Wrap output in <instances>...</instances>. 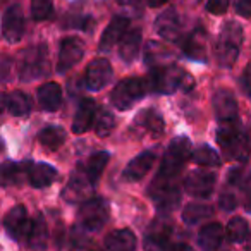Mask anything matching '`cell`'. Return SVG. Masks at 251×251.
Instances as JSON below:
<instances>
[{
  "label": "cell",
  "instance_id": "obj_7",
  "mask_svg": "<svg viewBox=\"0 0 251 251\" xmlns=\"http://www.w3.org/2000/svg\"><path fill=\"white\" fill-rule=\"evenodd\" d=\"M148 193H150L151 201L160 212H172L181 203V189L176 186L172 177L157 176L155 181L151 182Z\"/></svg>",
  "mask_w": 251,
  "mask_h": 251
},
{
  "label": "cell",
  "instance_id": "obj_50",
  "mask_svg": "<svg viewBox=\"0 0 251 251\" xmlns=\"http://www.w3.org/2000/svg\"><path fill=\"white\" fill-rule=\"evenodd\" d=\"M248 251H251V243H250V248H248Z\"/></svg>",
  "mask_w": 251,
  "mask_h": 251
},
{
  "label": "cell",
  "instance_id": "obj_41",
  "mask_svg": "<svg viewBox=\"0 0 251 251\" xmlns=\"http://www.w3.org/2000/svg\"><path fill=\"white\" fill-rule=\"evenodd\" d=\"M219 205L222 210L230 212V210H234L237 206V200H236V196L230 195V193H224V195H220V198H219Z\"/></svg>",
  "mask_w": 251,
  "mask_h": 251
},
{
  "label": "cell",
  "instance_id": "obj_8",
  "mask_svg": "<svg viewBox=\"0 0 251 251\" xmlns=\"http://www.w3.org/2000/svg\"><path fill=\"white\" fill-rule=\"evenodd\" d=\"M77 220L86 230H100L108 220V205L101 198H90L81 205Z\"/></svg>",
  "mask_w": 251,
  "mask_h": 251
},
{
  "label": "cell",
  "instance_id": "obj_14",
  "mask_svg": "<svg viewBox=\"0 0 251 251\" xmlns=\"http://www.w3.org/2000/svg\"><path fill=\"white\" fill-rule=\"evenodd\" d=\"M112 66L107 59H95L84 74V84L90 91H100L110 83Z\"/></svg>",
  "mask_w": 251,
  "mask_h": 251
},
{
  "label": "cell",
  "instance_id": "obj_24",
  "mask_svg": "<svg viewBox=\"0 0 251 251\" xmlns=\"http://www.w3.org/2000/svg\"><path fill=\"white\" fill-rule=\"evenodd\" d=\"M105 246L108 251H134L136 248V236L129 229L112 230L105 237Z\"/></svg>",
  "mask_w": 251,
  "mask_h": 251
},
{
  "label": "cell",
  "instance_id": "obj_49",
  "mask_svg": "<svg viewBox=\"0 0 251 251\" xmlns=\"http://www.w3.org/2000/svg\"><path fill=\"white\" fill-rule=\"evenodd\" d=\"M90 251H101V250H98V248H97V250H90Z\"/></svg>",
  "mask_w": 251,
  "mask_h": 251
},
{
  "label": "cell",
  "instance_id": "obj_33",
  "mask_svg": "<svg viewBox=\"0 0 251 251\" xmlns=\"http://www.w3.org/2000/svg\"><path fill=\"white\" fill-rule=\"evenodd\" d=\"M25 174H29V167L26 169V164L4 162V165H2V181H4V184H18V182L23 181Z\"/></svg>",
  "mask_w": 251,
  "mask_h": 251
},
{
  "label": "cell",
  "instance_id": "obj_39",
  "mask_svg": "<svg viewBox=\"0 0 251 251\" xmlns=\"http://www.w3.org/2000/svg\"><path fill=\"white\" fill-rule=\"evenodd\" d=\"M52 0H31V16L35 21H43L52 16Z\"/></svg>",
  "mask_w": 251,
  "mask_h": 251
},
{
  "label": "cell",
  "instance_id": "obj_21",
  "mask_svg": "<svg viewBox=\"0 0 251 251\" xmlns=\"http://www.w3.org/2000/svg\"><path fill=\"white\" fill-rule=\"evenodd\" d=\"M95 112H97V105H95L93 100L83 98V100L79 101V107H77L76 114H74V119H73L74 134H83L90 129L91 124H93Z\"/></svg>",
  "mask_w": 251,
  "mask_h": 251
},
{
  "label": "cell",
  "instance_id": "obj_43",
  "mask_svg": "<svg viewBox=\"0 0 251 251\" xmlns=\"http://www.w3.org/2000/svg\"><path fill=\"white\" fill-rule=\"evenodd\" d=\"M241 83H243L244 91L251 97V66H248L246 69H244V74H243V77H241Z\"/></svg>",
  "mask_w": 251,
  "mask_h": 251
},
{
  "label": "cell",
  "instance_id": "obj_34",
  "mask_svg": "<svg viewBox=\"0 0 251 251\" xmlns=\"http://www.w3.org/2000/svg\"><path fill=\"white\" fill-rule=\"evenodd\" d=\"M226 234L230 243H243V241L248 239L250 226H248V222L243 217H234V219H230L229 224H227Z\"/></svg>",
  "mask_w": 251,
  "mask_h": 251
},
{
  "label": "cell",
  "instance_id": "obj_3",
  "mask_svg": "<svg viewBox=\"0 0 251 251\" xmlns=\"http://www.w3.org/2000/svg\"><path fill=\"white\" fill-rule=\"evenodd\" d=\"M217 141L220 148L229 158L239 162L248 160V133H244L239 127V121L230 122V124H220L217 131Z\"/></svg>",
  "mask_w": 251,
  "mask_h": 251
},
{
  "label": "cell",
  "instance_id": "obj_9",
  "mask_svg": "<svg viewBox=\"0 0 251 251\" xmlns=\"http://www.w3.org/2000/svg\"><path fill=\"white\" fill-rule=\"evenodd\" d=\"M95 182L90 179L86 171L83 169H76L71 176L69 182L64 186L62 189V198L67 203H84L90 200L91 193H93Z\"/></svg>",
  "mask_w": 251,
  "mask_h": 251
},
{
  "label": "cell",
  "instance_id": "obj_11",
  "mask_svg": "<svg viewBox=\"0 0 251 251\" xmlns=\"http://www.w3.org/2000/svg\"><path fill=\"white\" fill-rule=\"evenodd\" d=\"M84 55V43L77 36H69L60 42L59 49V60H57V71L59 73H66V71L73 69L76 64Z\"/></svg>",
  "mask_w": 251,
  "mask_h": 251
},
{
  "label": "cell",
  "instance_id": "obj_2",
  "mask_svg": "<svg viewBox=\"0 0 251 251\" xmlns=\"http://www.w3.org/2000/svg\"><path fill=\"white\" fill-rule=\"evenodd\" d=\"M243 45V26L234 21H229L220 29L219 40H217L215 53L217 60L222 67H232Z\"/></svg>",
  "mask_w": 251,
  "mask_h": 251
},
{
  "label": "cell",
  "instance_id": "obj_12",
  "mask_svg": "<svg viewBox=\"0 0 251 251\" xmlns=\"http://www.w3.org/2000/svg\"><path fill=\"white\" fill-rule=\"evenodd\" d=\"M217 176L208 171H195L186 177L184 189L195 198H208L215 189Z\"/></svg>",
  "mask_w": 251,
  "mask_h": 251
},
{
  "label": "cell",
  "instance_id": "obj_26",
  "mask_svg": "<svg viewBox=\"0 0 251 251\" xmlns=\"http://www.w3.org/2000/svg\"><path fill=\"white\" fill-rule=\"evenodd\" d=\"M59 176L55 167H52L50 164H45V162H40V164H33L29 167V182H31L33 188H47L50 186L55 177Z\"/></svg>",
  "mask_w": 251,
  "mask_h": 251
},
{
  "label": "cell",
  "instance_id": "obj_36",
  "mask_svg": "<svg viewBox=\"0 0 251 251\" xmlns=\"http://www.w3.org/2000/svg\"><path fill=\"white\" fill-rule=\"evenodd\" d=\"M191 158L196 165H203V167H217V165H220V155L208 145H201V147L196 148L193 151Z\"/></svg>",
  "mask_w": 251,
  "mask_h": 251
},
{
  "label": "cell",
  "instance_id": "obj_42",
  "mask_svg": "<svg viewBox=\"0 0 251 251\" xmlns=\"http://www.w3.org/2000/svg\"><path fill=\"white\" fill-rule=\"evenodd\" d=\"M236 12L241 18H251V0H236Z\"/></svg>",
  "mask_w": 251,
  "mask_h": 251
},
{
  "label": "cell",
  "instance_id": "obj_46",
  "mask_svg": "<svg viewBox=\"0 0 251 251\" xmlns=\"http://www.w3.org/2000/svg\"><path fill=\"white\" fill-rule=\"evenodd\" d=\"M246 210H248V212L251 213V195L248 196V200H246Z\"/></svg>",
  "mask_w": 251,
  "mask_h": 251
},
{
  "label": "cell",
  "instance_id": "obj_17",
  "mask_svg": "<svg viewBox=\"0 0 251 251\" xmlns=\"http://www.w3.org/2000/svg\"><path fill=\"white\" fill-rule=\"evenodd\" d=\"M129 19L126 18V16H115L108 26L105 28L103 35L100 38V52H108L115 43H121V40L124 38V35L129 31Z\"/></svg>",
  "mask_w": 251,
  "mask_h": 251
},
{
  "label": "cell",
  "instance_id": "obj_5",
  "mask_svg": "<svg viewBox=\"0 0 251 251\" xmlns=\"http://www.w3.org/2000/svg\"><path fill=\"white\" fill-rule=\"evenodd\" d=\"M193 151H191V143L186 136L181 138H174L171 141V145L165 150V155L162 158L160 164V171L158 176L162 177H172L181 172V169L184 167V164L188 162V158H191Z\"/></svg>",
  "mask_w": 251,
  "mask_h": 251
},
{
  "label": "cell",
  "instance_id": "obj_19",
  "mask_svg": "<svg viewBox=\"0 0 251 251\" xmlns=\"http://www.w3.org/2000/svg\"><path fill=\"white\" fill-rule=\"evenodd\" d=\"M171 224L155 222L145 236V251H167L171 243Z\"/></svg>",
  "mask_w": 251,
  "mask_h": 251
},
{
  "label": "cell",
  "instance_id": "obj_45",
  "mask_svg": "<svg viewBox=\"0 0 251 251\" xmlns=\"http://www.w3.org/2000/svg\"><path fill=\"white\" fill-rule=\"evenodd\" d=\"M171 251H191V250H189V248L186 246V244H176V246L172 248Z\"/></svg>",
  "mask_w": 251,
  "mask_h": 251
},
{
  "label": "cell",
  "instance_id": "obj_20",
  "mask_svg": "<svg viewBox=\"0 0 251 251\" xmlns=\"http://www.w3.org/2000/svg\"><path fill=\"white\" fill-rule=\"evenodd\" d=\"M206 36L205 29L196 28L191 35L186 38L184 45H182V52L188 59L196 60V62H205L206 60Z\"/></svg>",
  "mask_w": 251,
  "mask_h": 251
},
{
  "label": "cell",
  "instance_id": "obj_16",
  "mask_svg": "<svg viewBox=\"0 0 251 251\" xmlns=\"http://www.w3.org/2000/svg\"><path fill=\"white\" fill-rule=\"evenodd\" d=\"M155 160H157V153L153 150H147L143 151L141 155H138L136 158L127 164V167L124 169L122 172V179L127 182H134V181H140L143 179L145 176L150 172V169L153 167Z\"/></svg>",
  "mask_w": 251,
  "mask_h": 251
},
{
  "label": "cell",
  "instance_id": "obj_47",
  "mask_svg": "<svg viewBox=\"0 0 251 251\" xmlns=\"http://www.w3.org/2000/svg\"><path fill=\"white\" fill-rule=\"evenodd\" d=\"M122 2H124V4H138L140 0H122Z\"/></svg>",
  "mask_w": 251,
  "mask_h": 251
},
{
  "label": "cell",
  "instance_id": "obj_15",
  "mask_svg": "<svg viewBox=\"0 0 251 251\" xmlns=\"http://www.w3.org/2000/svg\"><path fill=\"white\" fill-rule=\"evenodd\" d=\"M4 227L7 234L12 239L19 241L23 236H28L29 229H31V222H29L28 212L23 205H16L5 213L4 217Z\"/></svg>",
  "mask_w": 251,
  "mask_h": 251
},
{
  "label": "cell",
  "instance_id": "obj_40",
  "mask_svg": "<svg viewBox=\"0 0 251 251\" xmlns=\"http://www.w3.org/2000/svg\"><path fill=\"white\" fill-rule=\"evenodd\" d=\"M229 5H230V0H208L206 2V11L210 14L220 16V14H226Z\"/></svg>",
  "mask_w": 251,
  "mask_h": 251
},
{
  "label": "cell",
  "instance_id": "obj_6",
  "mask_svg": "<svg viewBox=\"0 0 251 251\" xmlns=\"http://www.w3.org/2000/svg\"><path fill=\"white\" fill-rule=\"evenodd\" d=\"M147 91L148 86L145 79L127 77V79H122L121 83L115 84V88L112 90L110 100L119 110H129L147 95Z\"/></svg>",
  "mask_w": 251,
  "mask_h": 251
},
{
  "label": "cell",
  "instance_id": "obj_44",
  "mask_svg": "<svg viewBox=\"0 0 251 251\" xmlns=\"http://www.w3.org/2000/svg\"><path fill=\"white\" fill-rule=\"evenodd\" d=\"M167 2H171V0H147V4L150 7H160V5L167 4Z\"/></svg>",
  "mask_w": 251,
  "mask_h": 251
},
{
  "label": "cell",
  "instance_id": "obj_30",
  "mask_svg": "<svg viewBox=\"0 0 251 251\" xmlns=\"http://www.w3.org/2000/svg\"><path fill=\"white\" fill-rule=\"evenodd\" d=\"M66 138H67L66 129L60 127V126H47L38 134V141L42 143V147H45L47 150H52V151L59 150L66 143Z\"/></svg>",
  "mask_w": 251,
  "mask_h": 251
},
{
  "label": "cell",
  "instance_id": "obj_27",
  "mask_svg": "<svg viewBox=\"0 0 251 251\" xmlns=\"http://www.w3.org/2000/svg\"><path fill=\"white\" fill-rule=\"evenodd\" d=\"M224 241V229L220 224L212 222L205 226L198 234V244L203 251H217Z\"/></svg>",
  "mask_w": 251,
  "mask_h": 251
},
{
  "label": "cell",
  "instance_id": "obj_23",
  "mask_svg": "<svg viewBox=\"0 0 251 251\" xmlns=\"http://www.w3.org/2000/svg\"><path fill=\"white\" fill-rule=\"evenodd\" d=\"M38 103L45 112H55L62 105V90L57 83H45L38 88Z\"/></svg>",
  "mask_w": 251,
  "mask_h": 251
},
{
  "label": "cell",
  "instance_id": "obj_35",
  "mask_svg": "<svg viewBox=\"0 0 251 251\" xmlns=\"http://www.w3.org/2000/svg\"><path fill=\"white\" fill-rule=\"evenodd\" d=\"M108 158H110V155L107 151H97V153H93L88 158L86 165H84V171H86V174L90 176V179L93 182H97L100 179L105 165L108 164Z\"/></svg>",
  "mask_w": 251,
  "mask_h": 251
},
{
  "label": "cell",
  "instance_id": "obj_18",
  "mask_svg": "<svg viewBox=\"0 0 251 251\" xmlns=\"http://www.w3.org/2000/svg\"><path fill=\"white\" fill-rule=\"evenodd\" d=\"M155 29L165 42H177L181 35V18L176 9H167L155 21Z\"/></svg>",
  "mask_w": 251,
  "mask_h": 251
},
{
  "label": "cell",
  "instance_id": "obj_1",
  "mask_svg": "<svg viewBox=\"0 0 251 251\" xmlns=\"http://www.w3.org/2000/svg\"><path fill=\"white\" fill-rule=\"evenodd\" d=\"M147 86L153 93L171 95L179 88L189 91L195 86V77L176 66H158L150 71L147 77Z\"/></svg>",
  "mask_w": 251,
  "mask_h": 251
},
{
  "label": "cell",
  "instance_id": "obj_38",
  "mask_svg": "<svg viewBox=\"0 0 251 251\" xmlns=\"http://www.w3.org/2000/svg\"><path fill=\"white\" fill-rule=\"evenodd\" d=\"M115 127V117L110 110L103 108V110L98 114L97 117V126H95V131L100 138H105L112 133V129Z\"/></svg>",
  "mask_w": 251,
  "mask_h": 251
},
{
  "label": "cell",
  "instance_id": "obj_13",
  "mask_svg": "<svg viewBox=\"0 0 251 251\" xmlns=\"http://www.w3.org/2000/svg\"><path fill=\"white\" fill-rule=\"evenodd\" d=\"M213 110H215V117L219 124H230V122H237V101L234 98V93L230 90L215 91L213 95Z\"/></svg>",
  "mask_w": 251,
  "mask_h": 251
},
{
  "label": "cell",
  "instance_id": "obj_10",
  "mask_svg": "<svg viewBox=\"0 0 251 251\" xmlns=\"http://www.w3.org/2000/svg\"><path fill=\"white\" fill-rule=\"evenodd\" d=\"M2 35L9 43L21 42L23 35H25V12H23L21 5L12 4L5 9L4 16H2Z\"/></svg>",
  "mask_w": 251,
  "mask_h": 251
},
{
  "label": "cell",
  "instance_id": "obj_32",
  "mask_svg": "<svg viewBox=\"0 0 251 251\" xmlns=\"http://www.w3.org/2000/svg\"><path fill=\"white\" fill-rule=\"evenodd\" d=\"M171 57H172L171 50L158 42H150L147 45V49H145V62H147V66L158 67L167 59H171Z\"/></svg>",
  "mask_w": 251,
  "mask_h": 251
},
{
  "label": "cell",
  "instance_id": "obj_48",
  "mask_svg": "<svg viewBox=\"0 0 251 251\" xmlns=\"http://www.w3.org/2000/svg\"><path fill=\"white\" fill-rule=\"evenodd\" d=\"M248 141H250V145H251V127H250V131H248Z\"/></svg>",
  "mask_w": 251,
  "mask_h": 251
},
{
  "label": "cell",
  "instance_id": "obj_25",
  "mask_svg": "<svg viewBox=\"0 0 251 251\" xmlns=\"http://www.w3.org/2000/svg\"><path fill=\"white\" fill-rule=\"evenodd\" d=\"M134 124L141 129H145L148 134L151 136H160L165 129V124H164V119L162 115L158 114L157 110L153 108H147V110H141L140 114L136 115L134 119Z\"/></svg>",
  "mask_w": 251,
  "mask_h": 251
},
{
  "label": "cell",
  "instance_id": "obj_22",
  "mask_svg": "<svg viewBox=\"0 0 251 251\" xmlns=\"http://www.w3.org/2000/svg\"><path fill=\"white\" fill-rule=\"evenodd\" d=\"M141 38H143V33H141L140 28H133L126 33L124 38L119 43V57H121V60L129 64L136 59L141 47Z\"/></svg>",
  "mask_w": 251,
  "mask_h": 251
},
{
  "label": "cell",
  "instance_id": "obj_31",
  "mask_svg": "<svg viewBox=\"0 0 251 251\" xmlns=\"http://www.w3.org/2000/svg\"><path fill=\"white\" fill-rule=\"evenodd\" d=\"M212 215H213L212 206L203 205V203H189V205H186V208L182 210V220H184L188 226H196V224L210 219Z\"/></svg>",
  "mask_w": 251,
  "mask_h": 251
},
{
  "label": "cell",
  "instance_id": "obj_28",
  "mask_svg": "<svg viewBox=\"0 0 251 251\" xmlns=\"http://www.w3.org/2000/svg\"><path fill=\"white\" fill-rule=\"evenodd\" d=\"M4 105H5V108H7L9 114H12L14 117L28 115L33 108L31 97L26 95L25 91H12V93L5 95Z\"/></svg>",
  "mask_w": 251,
  "mask_h": 251
},
{
  "label": "cell",
  "instance_id": "obj_29",
  "mask_svg": "<svg viewBox=\"0 0 251 251\" xmlns=\"http://www.w3.org/2000/svg\"><path fill=\"white\" fill-rule=\"evenodd\" d=\"M47 241H49V229H47V222L43 219L42 213H36L35 219L31 222V229L28 234V244L31 250L42 251L47 248Z\"/></svg>",
  "mask_w": 251,
  "mask_h": 251
},
{
  "label": "cell",
  "instance_id": "obj_4",
  "mask_svg": "<svg viewBox=\"0 0 251 251\" xmlns=\"http://www.w3.org/2000/svg\"><path fill=\"white\" fill-rule=\"evenodd\" d=\"M50 73L49 49L45 43H40L31 49L25 50L19 60V77L25 83L42 79L43 76Z\"/></svg>",
  "mask_w": 251,
  "mask_h": 251
},
{
  "label": "cell",
  "instance_id": "obj_37",
  "mask_svg": "<svg viewBox=\"0 0 251 251\" xmlns=\"http://www.w3.org/2000/svg\"><path fill=\"white\" fill-rule=\"evenodd\" d=\"M227 181L230 186L237 189H246L251 184V167L246 165H239V167H232L227 174Z\"/></svg>",
  "mask_w": 251,
  "mask_h": 251
}]
</instances>
